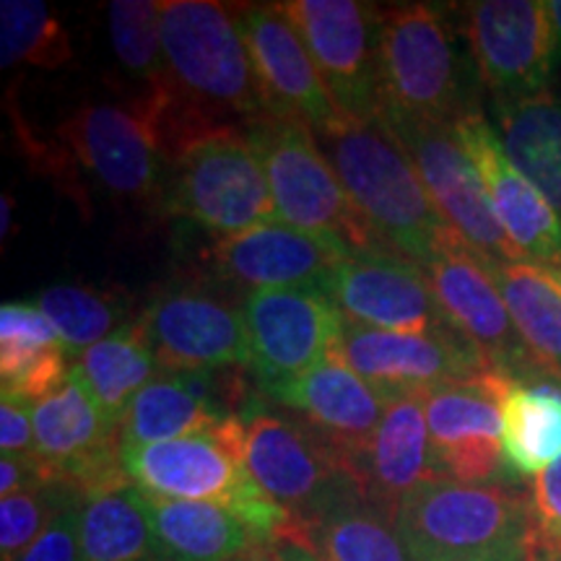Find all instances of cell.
<instances>
[{
    "mask_svg": "<svg viewBox=\"0 0 561 561\" xmlns=\"http://www.w3.org/2000/svg\"><path fill=\"white\" fill-rule=\"evenodd\" d=\"M234 561H318L305 546L289 541V538H278V541H265L252 546L242 557Z\"/></svg>",
    "mask_w": 561,
    "mask_h": 561,
    "instance_id": "obj_41",
    "label": "cell"
},
{
    "mask_svg": "<svg viewBox=\"0 0 561 561\" xmlns=\"http://www.w3.org/2000/svg\"><path fill=\"white\" fill-rule=\"evenodd\" d=\"M87 500V496H83ZM83 500L60 512L19 561H79L81 559V510Z\"/></svg>",
    "mask_w": 561,
    "mask_h": 561,
    "instance_id": "obj_37",
    "label": "cell"
},
{
    "mask_svg": "<svg viewBox=\"0 0 561 561\" xmlns=\"http://www.w3.org/2000/svg\"><path fill=\"white\" fill-rule=\"evenodd\" d=\"M533 533L561 546V458L533 479L530 486Z\"/></svg>",
    "mask_w": 561,
    "mask_h": 561,
    "instance_id": "obj_38",
    "label": "cell"
},
{
    "mask_svg": "<svg viewBox=\"0 0 561 561\" xmlns=\"http://www.w3.org/2000/svg\"><path fill=\"white\" fill-rule=\"evenodd\" d=\"M549 13L553 21V30H557V47H559V58H561V0H549Z\"/></svg>",
    "mask_w": 561,
    "mask_h": 561,
    "instance_id": "obj_43",
    "label": "cell"
},
{
    "mask_svg": "<svg viewBox=\"0 0 561 561\" xmlns=\"http://www.w3.org/2000/svg\"><path fill=\"white\" fill-rule=\"evenodd\" d=\"M244 460L257 486L289 512L291 530L320 520L341 504L364 500L343 455L291 413L252 411Z\"/></svg>",
    "mask_w": 561,
    "mask_h": 561,
    "instance_id": "obj_8",
    "label": "cell"
},
{
    "mask_svg": "<svg viewBox=\"0 0 561 561\" xmlns=\"http://www.w3.org/2000/svg\"><path fill=\"white\" fill-rule=\"evenodd\" d=\"M161 208L210 234L231 237L276 219L255 146L242 128L203 133L174 153Z\"/></svg>",
    "mask_w": 561,
    "mask_h": 561,
    "instance_id": "obj_6",
    "label": "cell"
},
{
    "mask_svg": "<svg viewBox=\"0 0 561 561\" xmlns=\"http://www.w3.org/2000/svg\"><path fill=\"white\" fill-rule=\"evenodd\" d=\"M242 318L257 388L312 369L331 354L343 325L322 286L250 291L242 297Z\"/></svg>",
    "mask_w": 561,
    "mask_h": 561,
    "instance_id": "obj_16",
    "label": "cell"
},
{
    "mask_svg": "<svg viewBox=\"0 0 561 561\" xmlns=\"http://www.w3.org/2000/svg\"><path fill=\"white\" fill-rule=\"evenodd\" d=\"M289 541L305 546L318 561H413L396 520L364 500L291 530Z\"/></svg>",
    "mask_w": 561,
    "mask_h": 561,
    "instance_id": "obj_31",
    "label": "cell"
},
{
    "mask_svg": "<svg viewBox=\"0 0 561 561\" xmlns=\"http://www.w3.org/2000/svg\"><path fill=\"white\" fill-rule=\"evenodd\" d=\"M70 367L79 371L100 409L117 424L133 398L159 375H164L149 341L140 333L138 320L81 351Z\"/></svg>",
    "mask_w": 561,
    "mask_h": 561,
    "instance_id": "obj_32",
    "label": "cell"
},
{
    "mask_svg": "<svg viewBox=\"0 0 561 561\" xmlns=\"http://www.w3.org/2000/svg\"><path fill=\"white\" fill-rule=\"evenodd\" d=\"M525 561H561V546L543 541V538H538L536 533H533L528 559Z\"/></svg>",
    "mask_w": 561,
    "mask_h": 561,
    "instance_id": "obj_42",
    "label": "cell"
},
{
    "mask_svg": "<svg viewBox=\"0 0 561 561\" xmlns=\"http://www.w3.org/2000/svg\"><path fill=\"white\" fill-rule=\"evenodd\" d=\"M79 561H167L144 494L130 481L112 483L83 500Z\"/></svg>",
    "mask_w": 561,
    "mask_h": 561,
    "instance_id": "obj_29",
    "label": "cell"
},
{
    "mask_svg": "<svg viewBox=\"0 0 561 561\" xmlns=\"http://www.w3.org/2000/svg\"><path fill=\"white\" fill-rule=\"evenodd\" d=\"M434 466L442 479L460 483H502L510 476L502 450V409L491 369L473 380L426 392Z\"/></svg>",
    "mask_w": 561,
    "mask_h": 561,
    "instance_id": "obj_21",
    "label": "cell"
},
{
    "mask_svg": "<svg viewBox=\"0 0 561 561\" xmlns=\"http://www.w3.org/2000/svg\"><path fill=\"white\" fill-rule=\"evenodd\" d=\"M502 409V450L510 473L541 476L561 458V382L491 371Z\"/></svg>",
    "mask_w": 561,
    "mask_h": 561,
    "instance_id": "obj_25",
    "label": "cell"
},
{
    "mask_svg": "<svg viewBox=\"0 0 561 561\" xmlns=\"http://www.w3.org/2000/svg\"><path fill=\"white\" fill-rule=\"evenodd\" d=\"M424 273L450 325L479 348L491 371L525 382L551 380V371L533 356L517 331L507 301L489 273L486 257L458 231L445 242L439 255L424 265Z\"/></svg>",
    "mask_w": 561,
    "mask_h": 561,
    "instance_id": "obj_9",
    "label": "cell"
},
{
    "mask_svg": "<svg viewBox=\"0 0 561 561\" xmlns=\"http://www.w3.org/2000/svg\"><path fill=\"white\" fill-rule=\"evenodd\" d=\"M403 146L426 193L450 227L486 261H520L496 221L486 185L455 136L453 125L411 121L401 115L377 117Z\"/></svg>",
    "mask_w": 561,
    "mask_h": 561,
    "instance_id": "obj_12",
    "label": "cell"
},
{
    "mask_svg": "<svg viewBox=\"0 0 561 561\" xmlns=\"http://www.w3.org/2000/svg\"><path fill=\"white\" fill-rule=\"evenodd\" d=\"M161 371L250 369V346L242 307L198 284L161 289L138 314Z\"/></svg>",
    "mask_w": 561,
    "mask_h": 561,
    "instance_id": "obj_15",
    "label": "cell"
},
{
    "mask_svg": "<svg viewBox=\"0 0 561 561\" xmlns=\"http://www.w3.org/2000/svg\"><path fill=\"white\" fill-rule=\"evenodd\" d=\"M318 140L377 244L421 268L432 263L455 229L392 133L380 121H343Z\"/></svg>",
    "mask_w": 561,
    "mask_h": 561,
    "instance_id": "obj_2",
    "label": "cell"
},
{
    "mask_svg": "<svg viewBox=\"0 0 561 561\" xmlns=\"http://www.w3.org/2000/svg\"><path fill=\"white\" fill-rule=\"evenodd\" d=\"M68 32L42 0H3L0 3V62L3 68H60L70 60Z\"/></svg>",
    "mask_w": 561,
    "mask_h": 561,
    "instance_id": "obj_34",
    "label": "cell"
},
{
    "mask_svg": "<svg viewBox=\"0 0 561 561\" xmlns=\"http://www.w3.org/2000/svg\"><path fill=\"white\" fill-rule=\"evenodd\" d=\"M494 110L512 164L561 219V100L546 89L520 100H494Z\"/></svg>",
    "mask_w": 561,
    "mask_h": 561,
    "instance_id": "obj_28",
    "label": "cell"
},
{
    "mask_svg": "<svg viewBox=\"0 0 561 561\" xmlns=\"http://www.w3.org/2000/svg\"><path fill=\"white\" fill-rule=\"evenodd\" d=\"M110 37L117 60L133 79L144 83V96L164 89L167 62L161 45V3L157 0H115L110 3Z\"/></svg>",
    "mask_w": 561,
    "mask_h": 561,
    "instance_id": "obj_35",
    "label": "cell"
},
{
    "mask_svg": "<svg viewBox=\"0 0 561 561\" xmlns=\"http://www.w3.org/2000/svg\"><path fill=\"white\" fill-rule=\"evenodd\" d=\"M328 356L354 369L390 401L473 380L489 371L479 348L453 325L426 333H398L364 328L343 318Z\"/></svg>",
    "mask_w": 561,
    "mask_h": 561,
    "instance_id": "obj_11",
    "label": "cell"
},
{
    "mask_svg": "<svg viewBox=\"0 0 561 561\" xmlns=\"http://www.w3.org/2000/svg\"><path fill=\"white\" fill-rule=\"evenodd\" d=\"M523 341L538 362L561 380V284L536 263L486 261Z\"/></svg>",
    "mask_w": 561,
    "mask_h": 561,
    "instance_id": "obj_30",
    "label": "cell"
},
{
    "mask_svg": "<svg viewBox=\"0 0 561 561\" xmlns=\"http://www.w3.org/2000/svg\"><path fill=\"white\" fill-rule=\"evenodd\" d=\"M280 9L305 39L341 115L377 121L380 9L356 0H289Z\"/></svg>",
    "mask_w": 561,
    "mask_h": 561,
    "instance_id": "obj_10",
    "label": "cell"
},
{
    "mask_svg": "<svg viewBox=\"0 0 561 561\" xmlns=\"http://www.w3.org/2000/svg\"><path fill=\"white\" fill-rule=\"evenodd\" d=\"M553 271V276L559 278V284H561V265H557V268H551Z\"/></svg>",
    "mask_w": 561,
    "mask_h": 561,
    "instance_id": "obj_45",
    "label": "cell"
},
{
    "mask_svg": "<svg viewBox=\"0 0 561 561\" xmlns=\"http://www.w3.org/2000/svg\"><path fill=\"white\" fill-rule=\"evenodd\" d=\"M140 494L167 561H234L252 546L265 543L250 525L219 504Z\"/></svg>",
    "mask_w": 561,
    "mask_h": 561,
    "instance_id": "obj_26",
    "label": "cell"
},
{
    "mask_svg": "<svg viewBox=\"0 0 561 561\" xmlns=\"http://www.w3.org/2000/svg\"><path fill=\"white\" fill-rule=\"evenodd\" d=\"M351 250L273 219L231 237H216L203 252L208 276L234 289H291L320 286Z\"/></svg>",
    "mask_w": 561,
    "mask_h": 561,
    "instance_id": "obj_19",
    "label": "cell"
},
{
    "mask_svg": "<svg viewBox=\"0 0 561 561\" xmlns=\"http://www.w3.org/2000/svg\"><path fill=\"white\" fill-rule=\"evenodd\" d=\"M240 26L273 115L299 117L318 136L346 121L280 3H242Z\"/></svg>",
    "mask_w": 561,
    "mask_h": 561,
    "instance_id": "obj_22",
    "label": "cell"
},
{
    "mask_svg": "<svg viewBox=\"0 0 561 561\" xmlns=\"http://www.w3.org/2000/svg\"><path fill=\"white\" fill-rule=\"evenodd\" d=\"M62 144L70 157L115 198L136 206L161 203V146L151 123L136 104H89L62 123Z\"/></svg>",
    "mask_w": 561,
    "mask_h": 561,
    "instance_id": "obj_17",
    "label": "cell"
},
{
    "mask_svg": "<svg viewBox=\"0 0 561 561\" xmlns=\"http://www.w3.org/2000/svg\"><path fill=\"white\" fill-rule=\"evenodd\" d=\"M257 390L265 401L280 405L322 434L346 462L369 445L390 405L382 390L333 356H325L301 375Z\"/></svg>",
    "mask_w": 561,
    "mask_h": 561,
    "instance_id": "obj_23",
    "label": "cell"
},
{
    "mask_svg": "<svg viewBox=\"0 0 561 561\" xmlns=\"http://www.w3.org/2000/svg\"><path fill=\"white\" fill-rule=\"evenodd\" d=\"M0 450L16 458H37L30 401L0 392Z\"/></svg>",
    "mask_w": 561,
    "mask_h": 561,
    "instance_id": "obj_39",
    "label": "cell"
},
{
    "mask_svg": "<svg viewBox=\"0 0 561 561\" xmlns=\"http://www.w3.org/2000/svg\"><path fill=\"white\" fill-rule=\"evenodd\" d=\"M79 500H83L81 491L60 481L0 496V561H19L55 517Z\"/></svg>",
    "mask_w": 561,
    "mask_h": 561,
    "instance_id": "obj_36",
    "label": "cell"
},
{
    "mask_svg": "<svg viewBox=\"0 0 561 561\" xmlns=\"http://www.w3.org/2000/svg\"><path fill=\"white\" fill-rule=\"evenodd\" d=\"M396 528L413 561H525L530 494L504 483L432 479L401 502Z\"/></svg>",
    "mask_w": 561,
    "mask_h": 561,
    "instance_id": "obj_4",
    "label": "cell"
},
{
    "mask_svg": "<svg viewBox=\"0 0 561 561\" xmlns=\"http://www.w3.org/2000/svg\"><path fill=\"white\" fill-rule=\"evenodd\" d=\"M244 442L248 419L231 416L210 432L121 453L123 471L146 494L219 504L263 541H278L289 536L294 520L252 479Z\"/></svg>",
    "mask_w": 561,
    "mask_h": 561,
    "instance_id": "obj_3",
    "label": "cell"
},
{
    "mask_svg": "<svg viewBox=\"0 0 561 561\" xmlns=\"http://www.w3.org/2000/svg\"><path fill=\"white\" fill-rule=\"evenodd\" d=\"M426 392H411L390 401L375 437L348 460L364 502L396 520V512L413 489L442 479L434 466L432 437L426 426Z\"/></svg>",
    "mask_w": 561,
    "mask_h": 561,
    "instance_id": "obj_24",
    "label": "cell"
},
{
    "mask_svg": "<svg viewBox=\"0 0 561 561\" xmlns=\"http://www.w3.org/2000/svg\"><path fill=\"white\" fill-rule=\"evenodd\" d=\"M248 136L265 170L278 221L351 252L380 250L310 125L299 117H268L250 125Z\"/></svg>",
    "mask_w": 561,
    "mask_h": 561,
    "instance_id": "obj_5",
    "label": "cell"
},
{
    "mask_svg": "<svg viewBox=\"0 0 561 561\" xmlns=\"http://www.w3.org/2000/svg\"><path fill=\"white\" fill-rule=\"evenodd\" d=\"M460 16L473 66L494 100L546 91L559 55L549 3L479 0L460 5Z\"/></svg>",
    "mask_w": 561,
    "mask_h": 561,
    "instance_id": "obj_14",
    "label": "cell"
},
{
    "mask_svg": "<svg viewBox=\"0 0 561 561\" xmlns=\"http://www.w3.org/2000/svg\"><path fill=\"white\" fill-rule=\"evenodd\" d=\"M471 110L445 16L430 3L380 9V115L453 125Z\"/></svg>",
    "mask_w": 561,
    "mask_h": 561,
    "instance_id": "obj_7",
    "label": "cell"
},
{
    "mask_svg": "<svg viewBox=\"0 0 561 561\" xmlns=\"http://www.w3.org/2000/svg\"><path fill=\"white\" fill-rule=\"evenodd\" d=\"M37 460L47 479L68 483L83 496L128 481L123 471L121 424L100 409L73 367L58 388L32 403Z\"/></svg>",
    "mask_w": 561,
    "mask_h": 561,
    "instance_id": "obj_13",
    "label": "cell"
},
{
    "mask_svg": "<svg viewBox=\"0 0 561 561\" xmlns=\"http://www.w3.org/2000/svg\"><path fill=\"white\" fill-rule=\"evenodd\" d=\"M167 81L136 107L151 123L164 164L203 133L268 121V96L240 26V5L214 0L161 3Z\"/></svg>",
    "mask_w": 561,
    "mask_h": 561,
    "instance_id": "obj_1",
    "label": "cell"
},
{
    "mask_svg": "<svg viewBox=\"0 0 561 561\" xmlns=\"http://www.w3.org/2000/svg\"><path fill=\"white\" fill-rule=\"evenodd\" d=\"M66 346L37 305L0 307V392L37 403L66 380Z\"/></svg>",
    "mask_w": 561,
    "mask_h": 561,
    "instance_id": "obj_27",
    "label": "cell"
},
{
    "mask_svg": "<svg viewBox=\"0 0 561 561\" xmlns=\"http://www.w3.org/2000/svg\"><path fill=\"white\" fill-rule=\"evenodd\" d=\"M47 479L45 468L37 458H16V455H3L0 458V496L19 494V491L34 489Z\"/></svg>",
    "mask_w": 561,
    "mask_h": 561,
    "instance_id": "obj_40",
    "label": "cell"
},
{
    "mask_svg": "<svg viewBox=\"0 0 561 561\" xmlns=\"http://www.w3.org/2000/svg\"><path fill=\"white\" fill-rule=\"evenodd\" d=\"M455 136L486 185L496 221L515 248L520 263L546 268L561 265V219L533 182L512 164L502 138L479 110L453 123Z\"/></svg>",
    "mask_w": 561,
    "mask_h": 561,
    "instance_id": "obj_20",
    "label": "cell"
},
{
    "mask_svg": "<svg viewBox=\"0 0 561 561\" xmlns=\"http://www.w3.org/2000/svg\"><path fill=\"white\" fill-rule=\"evenodd\" d=\"M9 206H11V201H9V195H5L3 198V240L5 237H9Z\"/></svg>",
    "mask_w": 561,
    "mask_h": 561,
    "instance_id": "obj_44",
    "label": "cell"
},
{
    "mask_svg": "<svg viewBox=\"0 0 561 561\" xmlns=\"http://www.w3.org/2000/svg\"><path fill=\"white\" fill-rule=\"evenodd\" d=\"M320 286L343 318L356 325L398 333L450 325L424 268L382 248L351 252Z\"/></svg>",
    "mask_w": 561,
    "mask_h": 561,
    "instance_id": "obj_18",
    "label": "cell"
},
{
    "mask_svg": "<svg viewBox=\"0 0 561 561\" xmlns=\"http://www.w3.org/2000/svg\"><path fill=\"white\" fill-rule=\"evenodd\" d=\"M58 331L70 356H79L121 328L130 325L128 299L121 291L89 289L79 284H55L32 301Z\"/></svg>",
    "mask_w": 561,
    "mask_h": 561,
    "instance_id": "obj_33",
    "label": "cell"
}]
</instances>
